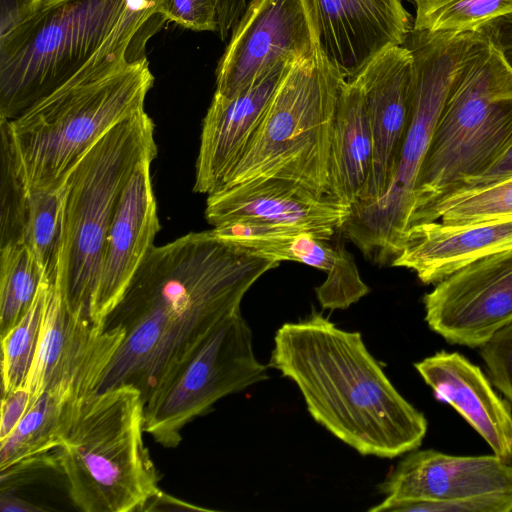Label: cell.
Returning <instances> with one entry per match:
<instances>
[{
    "mask_svg": "<svg viewBox=\"0 0 512 512\" xmlns=\"http://www.w3.org/2000/svg\"><path fill=\"white\" fill-rule=\"evenodd\" d=\"M279 261L213 236L190 232L153 245L104 328L124 339L98 392L132 385L144 404L208 334Z\"/></svg>",
    "mask_w": 512,
    "mask_h": 512,
    "instance_id": "cell-1",
    "label": "cell"
},
{
    "mask_svg": "<svg viewBox=\"0 0 512 512\" xmlns=\"http://www.w3.org/2000/svg\"><path fill=\"white\" fill-rule=\"evenodd\" d=\"M268 366L297 386L318 424L363 456L393 459L426 436L425 415L394 387L361 334L320 312L278 328Z\"/></svg>",
    "mask_w": 512,
    "mask_h": 512,
    "instance_id": "cell-2",
    "label": "cell"
},
{
    "mask_svg": "<svg viewBox=\"0 0 512 512\" xmlns=\"http://www.w3.org/2000/svg\"><path fill=\"white\" fill-rule=\"evenodd\" d=\"M150 17L133 5L89 61L18 117L6 120L27 187L61 188L112 128L145 110L154 76L145 55Z\"/></svg>",
    "mask_w": 512,
    "mask_h": 512,
    "instance_id": "cell-3",
    "label": "cell"
},
{
    "mask_svg": "<svg viewBox=\"0 0 512 512\" xmlns=\"http://www.w3.org/2000/svg\"><path fill=\"white\" fill-rule=\"evenodd\" d=\"M403 45L413 56L412 103L395 168L386 191L373 202L352 206L341 229L364 256L378 264L392 262L405 244L418 175L450 90L490 47L477 31L414 29Z\"/></svg>",
    "mask_w": 512,
    "mask_h": 512,
    "instance_id": "cell-4",
    "label": "cell"
},
{
    "mask_svg": "<svg viewBox=\"0 0 512 512\" xmlns=\"http://www.w3.org/2000/svg\"><path fill=\"white\" fill-rule=\"evenodd\" d=\"M144 432V402L136 387L116 386L88 400L56 455V469L79 510L142 511L161 490Z\"/></svg>",
    "mask_w": 512,
    "mask_h": 512,
    "instance_id": "cell-5",
    "label": "cell"
},
{
    "mask_svg": "<svg viewBox=\"0 0 512 512\" xmlns=\"http://www.w3.org/2000/svg\"><path fill=\"white\" fill-rule=\"evenodd\" d=\"M344 81L320 46L295 62L221 187L276 178L329 197L331 138Z\"/></svg>",
    "mask_w": 512,
    "mask_h": 512,
    "instance_id": "cell-6",
    "label": "cell"
},
{
    "mask_svg": "<svg viewBox=\"0 0 512 512\" xmlns=\"http://www.w3.org/2000/svg\"><path fill=\"white\" fill-rule=\"evenodd\" d=\"M156 155L154 123L143 110L112 128L70 172L64 184L56 278L72 310L89 317L107 234L123 191L137 166Z\"/></svg>",
    "mask_w": 512,
    "mask_h": 512,
    "instance_id": "cell-7",
    "label": "cell"
},
{
    "mask_svg": "<svg viewBox=\"0 0 512 512\" xmlns=\"http://www.w3.org/2000/svg\"><path fill=\"white\" fill-rule=\"evenodd\" d=\"M130 0H39L0 35V120L72 78L123 19Z\"/></svg>",
    "mask_w": 512,
    "mask_h": 512,
    "instance_id": "cell-8",
    "label": "cell"
},
{
    "mask_svg": "<svg viewBox=\"0 0 512 512\" xmlns=\"http://www.w3.org/2000/svg\"><path fill=\"white\" fill-rule=\"evenodd\" d=\"M511 146L512 71L489 47L449 92L418 175L410 218L489 169Z\"/></svg>",
    "mask_w": 512,
    "mask_h": 512,
    "instance_id": "cell-9",
    "label": "cell"
},
{
    "mask_svg": "<svg viewBox=\"0 0 512 512\" xmlns=\"http://www.w3.org/2000/svg\"><path fill=\"white\" fill-rule=\"evenodd\" d=\"M253 350L241 310L208 334L144 404L145 432L165 448L177 447L182 429L220 399L269 378Z\"/></svg>",
    "mask_w": 512,
    "mask_h": 512,
    "instance_id": "cell-10",
    "label": "cell"
},
{
    "mask_svg": "<svg viewBox=\"0 0 512 512\" xmlns=\"http://www.w3.org/2000/svg\"><path fill=\"white\" fill-rule=\"evenodd\" d=\"M307 0H251L216 69L215 96L231 98L275 64L318 49Z\"/></svg>",
    "mask_w": 512,
    "mask_h": 512,
    "instance_id": "cell-11",
    "label": "cell"
},
{
    "mask_svg": "<svg viewBox=\"0 0 512 512\" xmlns=\"http://www.w3.org/2000/svg\"><path fill=\"white\" fill-rule=\"evenodd\" d=\"M47 278L39 341L23 384L31 404L54 388L82 381H95L101 386L125 336L122 329L98 326L72 310L62 296L56 273Z\"/></svg>",
    "mask_w": 512,
    "mask_h": 512,
    "instance_id": "cell-12",
    "label": "cell"
},
{
    "mask_svg": "<svg viewBox=\"0 0 512 512\" xmlns=\"http://www.w3.org/2000/svg\"><path fill=\"white\" fill-rule=\"evenodd\" d=\"M429 328L450 344L479 348L512 320V249L478 259L423 298Z\"/></svg>",
    "mask_w": 512,
    "mask_h": 512,
    "instance_id": "cell-13",
    "label": "cell"
},
{
    "mask_svg": "<svg viewBox=\"0 0 512 512\" xmlns=\"http://www.w3.org/2000/svg\"><path fill=\"white\" fill-rule=\"evenodd\" d=\"M350 214L349 205L276 178L221 187L208 194L205 208L212 227L257 222L310 232L326 241L342 229Z\"/></svg>",
    "mask_w": 512,
    "mask_h": 512,
    "instance_id": "cell-14",
    "label": "cell"
},
{
    "mask_svg": "<svg viewBox=\"0 0 512 512\" xmlns=\"http://www.w3.org/2000/svg\"><path fill=\"white\" fill-rule=\"evenodd\" d=\"M321 51L345 80L413 29L402 0H307Z\"/></svg>",
    "mask_w": 512,
    "mask_h": 512,
    "instance_id": "cell-15",
    "label": "cell"
},
{
    "mask_svg": "<svg viewBox=\"0 0 512 512\" xmlns=\"http://www.w3.org/2000/svg\"><path fill=\"white\" fill-rule=\"evenodd\" d=\"M154 159L142 161L128 181L110 225L89 304V318L104 327L161 229L151 178Z\"/></svg>",
    "mask_w": 512,
    "mask_h": 512,
    "instance_id": "cell-16",
    "label": "cell"
},
{
    "mask_svg": "<svg viewBox=\"0 0 512 512\" xmlns=\"http://www.w3.org/2000/svg\"><path fill=\"white\" fill-rule=\"evenodd\" d=\"M379 490L384 499L370 512L397 501H446L512 492V463L495 454L458 456L415 449L406 453Z\"/></svg>",
    "mask_w": 512,
    "mask_h": 512,
    "instance_id": "cell-17",
    "label": "cell"
},
{
    "mask_svg": "<svg viewBox=\"0 0 512 512\" xmlns=\"http://www.w3.org/2000/svg\"><path fill=\"white\" fill-rule=\"evenodd\" d=\"M366 102L373 135L370 176L361 199L377 200L387 189L407 131L413 83V56L404 45L375 56L355 77ZM353 205V206H354Z\"/></svg>",
    "mask_w": 512,
    "mask_h": 512,
    "instance_id": "cell-18",
    "label": "cell"
},
{
    "mask_svg": "<svg viewBox=\"0 0 512 512\" xmlns=\"http://www.w3.org/2000/svg\"><path fill=\"white\" fill-rule=\"evenodd\" d=\"M214 233L279 262L294 261L324 271L326 279L315 289L323 309H347L370 291L343 245L331 246L310 232L265 223L232 222L216 227Z\"/></svg>",
    "mask_w": 512,
    "mask_h": 512,
    "instance_id": "cell-19",
    "label": "cell"
},
{
    "mask_svg": "<svg viewBox=\"0 0 512 512\" xmlns=\"http://www.w3.org/2000/svg\"><path fill=\"white\" fill-rule=\"evenodd\" d=\"M297 62V61H296ZM295 62H279L231 98L213 96L204 117L194 192L219 189L239 161L284 75Z\"/></svg>",
    "mask_w": 512,
    "mask_h": 512,
    "instance_id": "cell-20",
    "label": "cell"
},
{
    "mask_svg": "<svg viewBox=\"0 0 512 512\" xmlns=\"http://www.w3.org/2000/svg\"><path fill=\"white\" fill-rule=\"evenodd\" d=\"M414 367L435 397L453 407L493 454L512 463V406L479 366L458 352L441 350Z\"/></svg>",
    "mask_w": 512,
    "mask_h": 512,
    "instance_id": "cell-21",
    "label": "cell"
},
{
    "mask_svg": "<svg viewBox=\"0 0 512 512\" xmlns=\"http://www.w3.org/2000/svg\"><path fill=\"white\" fill-rule=\"evenodd\" d=\"M512 249V216L463 224L430 221L409 228L392 266L414 271L424 284H436L485 256Z\"/></svg>",
    "mask_w": 512,
    "mask_h": 512,
    "instance_id": "cell-22",
    "label": "cell"
},
{
    "mask_svg": "<svg viewBox=\"0 0 512 512\" xmlns=\"http://www.w3.org/2000/svg\"><path fill=\"white\" fill-rule=\"evenodd\" d=\"M99 388L96 382L84 381L36 398L11 434L0 440L1 483L27 471L56 469L58 450Z\"/></svg>",
    "mask_w": 512,
    "mask_h": 512,
    "instance_id": "cell-23",
    "label": "cell"
},
{
    "mask_svg": "<svg viewBox=\"0 0 512 512\" xmlns=\"http://www.w3.org/2000/svg\"><path fill=\"white\" fill-rule=\"evenodd\" d=\"M373 159V135L358 81L341 86L331 138L329 197L353 206L367 185Z\"/></svg>",
    "mask_w": 512,
    "mask_h": 512,
    "instance_id": "cell-24",
    "label": "cell"
},
{
    "mask_svg": "<svg viewBox=\"0 0 512 512\" xmlns=\"http://www.w3.org/2000/svg\"><path fill=\"white\" fill-rule=\"evenodd\" d=\"M506 216H512V176L431 203L412 215L409 228L430 221L463 224Z\"/></svg>",
    "mask_w": 512,
    "mask_h": 512,
    "instance_id": "cell-25",
    "label": "cell"
},
{
    "mask_svg": "<svg viewBox=\"0 0 512 512\" xmlns=\"http://www.w3.org/2000/svg\"><path fill=\"white\" fill-rule=\"evenodd\" d=\"M44 275L28 244L0 248V337L29 309Z\"/></svg>",
    "mask_w": 512,
    "mask_h": 512,
    "instance_id": "cell-26",
    "label": "cell"
},
{
    "mask_svg": "<svg viewBox=\"0 0 512 512\" xmlns=\"http://www.w3.org/2000/svg\"><path fill=\"white\" fill-rule=\"evenodd\" d=\"M29 200L8 123L0 120V248L26 243Z\"/></svg>",
    "mask_w": 512,
    "mask_h": 512,
    "instance_id": "cell-27",
    "label": "cell"
},
{
    "mask_svg": "<svg viewBox=\"0 0 512 512\" xmlns=\"http://www.w3.org/2000/svg\"><path fill=\"white\" fill-rule=\"evenodd\" d=\"M48 278L44 275L37 294L26 313L1 336L2 394L23 386L39 341Z\"/></svg>",
    "mask_w": 512,
    "mask_h": 512,
    "instance_id": "cell-28",
    "label": "cell"
},
{
    "mask_svg": "<svg viewBox=\"0 0 512 512\" xmlns=\"http://www.w3.org/2000/svg\"><path fill=\"white\" fill-rule=\"evenodd\" d=\"M512 12V0H421L413 29L429 32L475 31L484 22Z\"/></svg>",
    "mask_w": 512,
    "mask_h": 512,
    "instance_id": "cell-29",
    "label": "cell"
},
{
    "mask_svg": "<svg viewBox=\"0 0 512 512\" xmlns=\"http://www.w3.org/2000/svg\"><path fill=\"white\" fill-rule=\"evenodd\" d=\"M64 185L30 191L26 244L49 276L57 271L63 233Z\"/></svg>",
    "mask_w": 512,
    "mask_h": 512,
    "instance_id": "cell-30",
    "label": "cell"
},
{
    "mask_svg": "<svg viewBox=\"0 0 512 512\" xmlns=\"http://www.w3.org/2000/svg\"><path fill=\"white\" fill-rule=\"evenodd\" d=\"M512 512V492L490 493L446 501H397L379 512Z\"/></svg>",
    "mask_w": 512,
    "mask_h": 512,
    "instance_id": "cell-31",
    "label": "cell"
},
{
    "mask_svg": "<svg viewBox=\"0 0 512 512\" xmlns=\"http://www.w3.org/2000/svg\"><path fill=\"white\" fill-rule=\"evenodd\" d=\"M479 349L492 384L512 406V320L499 328Z\"/></svg>",
    "mask_w": 512,
    "mask_h": 512,
    "instance_id": "cell-32",
    "label": "cell"
},
{
    "mask_svg": "<svg viewBox=\"0 0 512 512\" xmlns=\"http://www.w3.org/2000/svg\"><path fill=\"white\" fill-rule=\"evenodd\" d=\"M219 0H161L156 13L193 31H217Z\"/></svg>",
    "mask_w": 512,
    "mask_h": 512,
    "instance_id": "cell-33",
    "label": "cell"
},
{
    "mask_svg": "<svg viewBox=\"0 0 512 512\" xmlns=\"http://www.w3.org/2000/svg\"><path fill=\"white\" fill-rule=\"evenodd\" d=\"M475 31L482 35L512 71V12L484 22Z\"/></svg>",
    "mask_w": 512,
    "mask_h": 512,
    "instance_id": "cell-34",
    "label": "cell"
},
{
    "mask_svg": "<svg viewBox=\"0 0 512 512\" xmlns=\"http://www.w3.org/2000/svg\"><path fill=\"white\" fill-rule=\"evenodd\" d=\"M31 405V397L24 386L2 394L0 408V440L11 434Z\"/></svg>",
    "mask_w": 512,
    "mask_h": 512,
    "instance_id": "cell-35",
    "label": "cell"
},
{
    "mask_svg": "<svg viewBox=\"0 0 512 512\" xmlns=\"http://www.w3.org/2000/svg\"><path fill=\"white\" fill-rule=\"evenodd\" d=\"M512 176V146L489 169L464 182L456 191L477 189ZM452 194V193H451ZM450 195V194H449Z\"/></svg>",
    "mask_w": 512,
    "mask_h": 512,
    "instance_id": "cell-36",
    "label": "cell"
},
{
    "mask_svg": "<svg viewBox=\"0 0 512 512\" xmlns=\"http://www.w3.org/2000/svg\"><path fill=\"white\" fill-rule=\"evenodd\" d=\"M39 0H0V35L4 34L35 7Z\"/></svg>",
    "mask_w": 512,
    "mask_h": 512,
    "instance_id": "cell-37",
    "label": "cell"
},
{
    "mask_svg": "<svg viewBox=\"0 0 512 512\" xmlns=\"http://www.w3.org/2000/svg\"><path fill=\"white\" fill-rule=\"evenodd\" d=\"M159 510H200L207 511L209 509L194 506L190 503L172 497L160 490L152 497L143 507L142 511H159Z\"/></svg>",
    "mask_w": 512,
    "mask_h": 512,
    "instance_id": "cell-38",
    "label": "cell"
},
{
    "mask_svg": "<svg viewBox=\"0 0 512 512\" xmlns=\"http://www.w3.org/2000/svg\"><path fill=\"white\" fill-rule=\"evenodd\" d=\"M1 512H39L44 509L14 495L9 489H1Z\"/></svg>",
    "mask_w": 512,
    "mask_h": 512,
    "instance_id": "cell-39",
    "label": "cell"
},
{
    "mask_svg": "<svg viewBox=\"0 0 512 512\" xmlns=\"http://www.w3.org/2000/svg\"><path fill=\"white\" fill-rule=\"evenodd\" d=\"M141 1L149 10L152 11V13L154 15H159L156 13V11H157L158 5L161 0H141Z\"/></svg>",
    "mask_w": 512,
    "mask_h": 512,
    "instance_id": "cell-40",
    "label": "cell"
},
{
    "mask_svg": "<svg viewBox=\"0 0 512 512\" xmlns=\"http://www.w3.org/2000/svg\"><path fill=\"white\" fill-rule=\"evenodd\" d=\"M415 5H417L421 0H411Z\"/></svg>",
    "mask_w": 512,
    "mask_h": 512,
    "instance_id": "cell-41",
    "label": "cell"
},
{
    "mask_svg": "<svg viewBox=\"0 0 512 512\" xmlns=\"http://www.w3.org/2000/svg\"><path fill=\"white\" fill-rule=\"evenodd\" d=\"M134 1V0H133ZM135 2V1H134ZM136 3V2H135ZM140 7V6H139ZM141 8V7H140ZM148 10V9H147ZM152 14V13H151ZM153 16V15H152ZM153 23H154V17H153Z\"/></svg>",
    "mask_w": 512,
    "mask_h": 512,
    "instance_id": "cell-42",
    "label": "cell"
}]
</instances>
